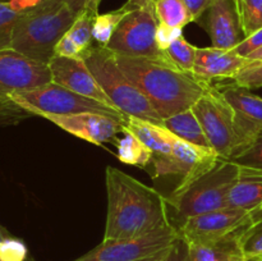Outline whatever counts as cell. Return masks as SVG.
<instances>
[{"mask_svg": "<svg viewBox=\"0 0 262 261\" xmlns=\"http://www.w3.org/2000/svg\"><path fill=\"white\" fill-rule=\"evenodd\" d=\"M262 205V173L241 168V176L228 196V207L253 212Z\"/></svg>", "mask_w": 262, "mask_h": 261, "instance_id": "cell-20", "label": "cell"}, {"mask_svg": "<svg viewBox=\"0 0 262 261\" xmlns=\"http://www.w3.org/2000/svg\"><path fill=\"white\" fill-rule=\"evenodd\" d=\"M252 214H253V217H255L256 222H257V220H261L262 219V205L260 207H258L257 210H255Z\"/></svg>", "mask_w": 262, "mask_h": 261, "instance_id": "cell-40", "label": "cell"}, {"mask_svg": "<svg viewBox=\"0 0 262 261\" xmlns=\"http://www.w3.org/2000/svg\"><path fill=\"white\" fill-rule=\"evenodd\" d=\"M82 58L112 104L120 113L125 117H137L163 125L160 115L142 91L125 76L112 50L106 46L92 45L82 53Z\"/></svg>", "mask_w": 262, "mask_h": 261, "instance_id": "cell-5", "label": "cell"}, {"mask_svg": "<svg viewBox=\"0 0 262 261\" xmlns=\"http://www.w3.org/2000/svg\"><path fill=\"white\" fill-rule=\"evenodd\" d=\"M192 110L215 153L220 158L229 160L238 151L239 141L235 129L234 112L217 87L211 84L192 106Z\"/></svg>", "mask_w": 262, "mask_h": 261, "instance_id": "cell-10", "label": "cell"}, {"mask_svg": "<svg viewBox=\"0 0 262 261\" xmlns=\"http://www.w3.org/2000/svg\"><path fill=\"white\" fill-rule=\"evenodd\" d=\"M133 5L106 45L115 55L170 61L156 44L155 0H128ZM173 64V63H171Z\"/></svg>", "mask_w": 262, "mask_h": 261, "instance_id": "cell-8", "label": "cell"}, {"mask_svg": "<svg viewBox=\"0 0 262 261\" xmlns=\"http://www.w3.org/2000/svg\"><path fill=\"white\" fill-rule=\"evenodd\" d=\"M181 36H183L182 28H171L159 23V27L156 30V44H158L159 49L165 53L166 49Z\"/></svg>", "mask_w": 262, "mask_h": 261, "instance_id": "cell-34", "label": "cell"}, {"mask_svg": "<svg viewBox=\"0 0 262 261\" xmlns=\"http://www.w3.org/2000/svg\"><path fill=\"white\" fill-rule=\"evenodd\" d=\"M241 26L246 37L262 28V0H235Z\"/></svg>", "mask_w": 262, "mask_h": 261, "instance_id": "cell-27", "label": "cell"}, {"mask_svg": "<svg viewBox=\"0 0 262 261\" xmlns=\"http://www.w3.org/2000/svg\"><path fill=\"white\" fill-rule=\"evenodd\" d=\"M178 235L177 228L168 224L137 238L102 240L100 245L73 261H159Z\"/></svg>", "mask_w": 262, "mask_h": 261, "instance_id": "cell-9", "label": "cell"}, {"mask_svg": "<svg viewBox=\"0 0 262 261\" xmlns=\"http://www.w3.org/2000/svg\"><path fill=\"white\" fill-rule=\"evenodd\" d=\"M51 81L46 64L31 60L12 49L0 51V127L17 124L31 117L10 99L12 92L35 89Z\"/></svg>", "mask_w": 262, "mask_h": 261, "instance_id": "cell-7", "label": "cell"}, {"mask_svg": "<svg viewBox=\"0 0 262 261\" xmlns=\"http://www.w3.org/2000/svg\"><path fill=\"white\" fill-rule=\"evenodd\" d=\"M239 176L238 164L220 158L201 176L176 187L166 196L170 224L178 230L188 217L228 207V196Z\"/></svg>", "mask_w": 262, "mask_h": 261, "instance_id": "cell-4", "label": "cell"}, {"mask_svg": "<svg viewBox=\"0 0 262 261\" xmlns=\"http://www.w3.org/2000/svg\"><path fill=\"white\" fill-rule=\"evenodd\" d=\"M229 160L234 161L242 169L262 173V132L253 140L252 143L235 154Z\"/></svg>", "mask_w": 262, "mask_h": 261, "instance_id": "cell-29", "label": "cell"}, {"mask_svg": "<svg viewBox=\"0 0 262 261\" xmlns=\"http://www.w3.org/2000/svg\"><path fill=\"white\" fill-rule=\"evenodd\" d=\"M7 235H9V234H8V233L5 232L4 229H3V227H0V242H2V241L4 240V238L7 237Z\"/></svg>", "mask_w": 262, "mask_h": 261, "instance_id": "cell-41", "label": "cell"}, {"mask_svg": "<svg viewBox=\"0 0 262 261\" xmlns=\"http://www.w3.org/2000/svg\"><path fill=\"white\" fill-rule=\"evenodd\" d=\"M216 87L234 112L235 129L239 141V147L235 153L238 154L262 132V97L233 81Z\"/></svg>", "mask_w": 262, "mask_h": 261, "instance_id": "cell-13", "label": "cell"}, {"mask_svg": "<svg viewBox=\"0 0 262 261\" xmlns=\"http://www.w3.org/2000/svg\"><path fill=\"white\" fill-rule=\"evenodd\" d=\"M246 261H262V256L260 257H252V258H247Z\"/></svg>", "mask_w": 262, "mask_h": 261, "instance_id": "cell-42", "label": "cell"}, {"mask_svg": "<svg viewBox=\"0 0 262 261\" xmlns=\"http://www.w3.org/2000/svg\"><path fill=\"white\" fill-rule=\"evenodd\" d=\"M0 261H28V248L22 240L7 235L0 242Z\"/></svg>", "mask_w": 262, "mask_h": 261, "instance_id": "cell-31", "label": "cell"}, {"mask_svg": "<svg viewBox=\"0 0 262 261\" xmlns=\"http://www.w3.org/2000/svg\"><path fill=\"white\" fill-rule=\"evenodd\" d=\"M0 2H10V0H0Z\"/></svg>", "mask_w": 262, "mask_h": 261, "instance_id": "cell-43", "label": "cell"}, {"mask_svg": "<svg viewBox=\"0 0 262 261\" xmlns=\"http://www.w3.org/2000/svg\"><path fill=\"white\" fill-rule=\"evenodd\" d=\"M196 46L191 45L183 36L177 38L165 50L166 56L181 71L193 74L194 60H196Z\"/></svg>", "mask_w": 262, "mask_h": 261, "instance_id": "cell-26", "label": "cell"}, {"mask_svg": "<svg viewBox=\"0 0 262 261\" xmlns=\"http://www.w3.org/2000/svg\"><path fill=\"white\" fill-rule=\"evenodd\" d=\"M132 7L133 5L129 2H127L119 9L97 14L95 17L94 26H92V36H94V41H96L97 45L106 46L109 44L123 18L130 12Z\"/></svg>", "mask_w": 262, "mask_h": 261, "instance_id": "cell-23", "label": "cell"}, {"mask_svg": "<svg viewBox=\"0 0 262 261\" xmlns=\"http://www.w3.org/2000/svg\"><path fill=\"white\" fill-rule=\"evenodd\" d=\"M77 14L63 0H41L22 12L10 49L48 66L56 44L68 32Z\"/></svg>", "mask_w": 262, "mask_h": 261, "instance_id": "cell-3", "label": "cell"}, {"mask_svg": "<svg viewBox=\"0 0 262 261\" xmlns=\"http://www.w3.org/2000/svg\"><path fill=\"white\" fill-rule=\"evenodd\" d=\"M10 99L31 115H68L96 113L109 115L124 122L125 115L117 107L79 95L55 82H49L35 89L20 90L10 94Z\"/></svg>", "mask_w": 262, "mask_h": 261, "instance_id": "cell-6", "label": "cell"}, {"mask_svg": "<svg viewBox=\"0 0 262 261\" xmlns=\"http://www.w3.org/2000/svg\"><path fill=\"white\" fill-rule=\"evenodd\" d=\"M22 12L14 2H0V51L10 49L14 27Z\"/></svg>", "mask_w": 262, "mask_h": 261, "instance_id": "cell-28", "label": "cell"}, {"mask_svg": "<svg viewBox=\"0 0 262 261\" xmlns=\"http://www.w3.org/2000/svg\"><path fill=\"white\" fill-rule=\"evenodd\" d=\"M155 13L160 25L171 28L186 27L192 17L183 0H155Z\"/></svg>", "mask_w": 262, "mask_h": 261, "instance_id": "cell-24", "label": "cell"}, {"mask_svg": "<svg viewBox=\"0 0 262 261\" xmlns=\"http://www.w3.org/2000/svg\"><path fill=\"white\" fill-rule=\"evenodd\" d=\"M262 48V28L261 30L256 31L255 33H252L251 36L246 37L239 45L237 46L233 50L238 54V55L243 56V58H247L250 54H252L253 51L258 50Z\"/></svg>", "mask_w": 262, "mask_h": 261, "instance_id": "cell-36", "label": "cell"}, {"mask_svg": "<svg viewBox=\"0 0 262 261\" xmlns=\"http://www.w3.org/2000/svg\"><path fill=\"white\" fill-rule=\"evenodd\" d=\"M124 137L117 140L115 145L118 148V159L122 163L129 165L146 168L152 161V153L138 140L136 136L123 128Z\"/></svg>", "mask_w": 262, "mask_h": 261, "instance_id": "cell-22", "label": "cell"}, {"mask_svg": "<svg viewBox=\"0 0 262 261\" xmlns=\"http://www.w3.org/2000/svg\"><path fill=\"white\" fill-rule=\"evenodd\" d=\"M215 0H183L192 17V22H199Z\"/></svg>", "mask_w": 262, "mask_h": 261, "instance_id": "cell-37", "label": "cell"}, {"mask_svg": "<svg viewBox=\"0 0 262 261\" xmlns=\"http://www.w3.org/2000/svg\"><path fill=\"white\" fill-rule=\"evenodd\" d=\"M255 223L251 211L224 207L188 217L178 228V232L188 243L209 242L246 229Z\"/></svg>", "mask_w": 262, "mask_h": 261, "instance_id": "cell-12", "label": "cell"}, {"mask_svg": "<svg viewBox=\"0 0 262 261\" xmlns=\"http://www.w3.org/2000/svg\"><path fill=\"white\" fill-rule=\"evenodd\" d=\"M248 228L219 240L188 243L189 258L191 261H246L247 257L243 250V237Z\"/></svg>", "mask_w": 262, "mask_h": 261, "instance_id": "cell-18", "label": "cell"}, {"mask_svg": "<svg viewBox=\"0 0 262 261\" xmlns=\"http://www.w3.org/2000/svg\"><path fill=\"white\" fill-rule=\"evenodd\" d=\"M248 60H256V59H262V48L258 49V50L253 51L252 54L247 56Z\"/></svg>", "mask_w": 262, "mask_h": 261, "instance_id": "cell-39", "label": "cell"}, {"mask_svg": "<svg viewBox=\"0 0 262 261\" xmlns=\"http://www.w3.org/2000/svg\"><path fill=\"white\" fill-rule=\"evenodd\" d=\"M247 63L248 59L238 55L234 50H224L214 46L197 48L193 74L206 82L211 79L233 81Z\"/></svg>", "mask_w": 262, "mask_h": 261, "instance_id": "cell-17", "label": "cell"}, {"mask_svg": "<svg viewBox=\"0 0 262 261\" xmlns=\"http://www.w3.org/2000/svg\"><path fill=\"white\" fill-rule=\"evenodd\" d=\"M99 14L91 9H84L79 13L74 19L73 25L68 30L67 35L82 49L86 51L87 49L94 45V36H92V26H94L95 17Z\"/></svg>", "mask_w": 262, "mask_h": 261, "instance_id": "cell-25", "label": "cell"}, {"mask_svg": "<svg viewBox=\"0 0 262 261\" xmlns=\"http://www.w3.org/2000/svg\"><path fill=\"white\" fill-rule=\"evenodd\" d=\"M104 241L128 240L170 224L166 196L114 166H106Z\"/></svg>", "mask_w": 262, "mask_h": 261, "instance_id": "cell-1", "label": "cell"}, {"mask_svg": "<svg viewBox=\"0 0 262 261\" xmlns=\"http://www.w3.org/2000/svg\"><path fill=\"white\" fill-rule=\"evenodd\" d=\"M42 118L50 120L60 129L94 145L109 142L117 137L118 133L123 132L122 120L96 113H79V114L68 115L46 114Z\"/></svg>", "mask_w": 262, "mask_h": 261, "instance_id": "cell-14", "label": "cell"}, {"mask_svg": "<svg viewBox=\"0 0 262 261\" xmlns=\"http://www.w3.org/2000/svg\"><path fill=\"white\" fill-rule=\"evenodd\" d=\"M197 23L209 33L214 48L233 50L246 38L235 0H215Z\"/></svg>", "mask_w": 262, "mask_h": 261, "instance_id": "cell-15", "label": "cell"}, {"mask_svg": "<svg viewBox=\"0 0 262 261\" xmlns=\"http://www.w3.org/2000/svg\"><path fill=\"white\" fill-rule=\"evenodd\" d=\"M159 261H191L188 242L179 234L170 248Z\"/></svg>", "mask_w": 262, "mask_h": 261, "instance_id": "cell-33", "label": "cell"}, {"mask_svg": "<svg viewBox=\"0 0 262 261\" xmlns=\"http://www.w3.org/2000/svg\"><path fill=\"white\" fill-rule=\"evenodd\" d=\"M243 250L247 258L262 256V219L251 225L246 232L243 237Z\"/></svg>", "mask_w": 262, "mask_h": 261, "instance_id": "cell-32", "label": "cell"}, {"mask_svg": "<svg viewBox=\"0 0 262 261\" xmlns=\"http://www.w3.org/2000/svg\"><path fill=\"white\" fill-rule=\"evenodd\" d=\"M233 82L250 90L262 87V59L248 60Z\"/></svg>", "mask_w": 262, "mask_h": 261, "instance_id": "cell-30", "label": "cell"}, {"mask_svg": "<svg viewBox=\"0 0 262 261\" xmlns=\"http://www.w3.org/2000/svg\"><path fill=\"white\" fill-rule=\"evenodd\" d=\"M48 66L50 68L53 82L67 87L77 94L114 106L89 67L86 66L82 56L63 58V56L54 55Z\"/></svg>", "mask_w": 262, "mask_h": 261, "instance_id": "cell-16", "label": "cell"}, {"mask_svg": "<svg viewBox=\"0 0 262 261\" xmlns=\"http://www.w3.org/2000/svg\"><path fill=\"white\" fill-rule=\"evenodd\" d=\"M125 76L142 91L161 119L192 109L211 87L192 73L181 71L166 60L117 55Z\"/></svg>", "mask_w": 262, "mask_h": 261, "instance_id": "cell-2", "label": "cell"}, {"mask_svg": "<svg viewBox=\"0 0 262 261\" xmlns=\"http://www.w3.org/2000/svg\"><path fill=\"white\" fill-rule=\"evenodd\" d=\"M123 128L136 136L152 153V156L166 155L171 151L174 135L163 125L137 117H125Z\"/></svg>", "mask_w": 262, "mask_h": 261, "instance_id": "cell-19", "label": "cell"}, {"mask_svg": "<svg viewBox=\"0 0 262 261\" xmlns=\"http://www.w3.org/2000/svg\"><path fill=\"white\" fill-rule=\"evenodd\" d=\"M163 127H165L177 137L191 143V145L199 146V147L212 148L192 109L177 113V114L164 119Z\"/></svg>", "mask_w": 262, "mask_h": 261, "instance_id": "cell-21", "label": "cell"}, {"mask_svg": "<svg viewBox=\"0 0 262 261\" xmlns=\"http://www.w3.org/2000/svg\"><path fill=\"white\" fill-rule=\"evenodd\" d=\"M219 159L220 156L212 148L191 145L174 135L170 153L152 156V178L176 177L179 179L176 187L182 186L212 168Z\"/></svg>", "mask_w": 262, "mask_h": 261, "instance_id": "cell-11", "label": "cell"}, {"mask_svg": "<svg viewBox=\"0 0 262 261\" xmlns=\"http://www.w3.org/2000/svg\"><path fill=\"white\" fill-rule=\"evenodd\" d=\"M82 53H83L82 49L67 33L59 40L54 50V55L63 56V58H78L82 56Z\"/></svg>", "mask_w": 262, "mask_h": 261, "instance_id": "cell-35", "label": "cell"}, {"mask_svg": "<svg viewBox=\"0 0 262 261\" xmlns=\"http://www.w3.org/2000/svg\"><path fill=\"white\" fill-rule=\"evenodd\" d=\"M63 2L78 15L84 9H91L94 12H97L101 0H63Z\"/></svg>", "mask_w": 262, "mask_h": 261, "instance_id": "cell-38", "label": "cell"}]
</instances>
